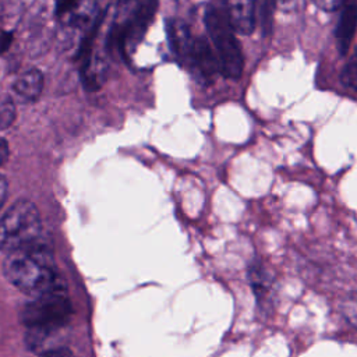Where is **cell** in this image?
Instances as JSON below:
<instances>
[{
    "label": "cell",
    "mask_w": 357,
    "mask_h": 357,
    "mask_svg": "<svg viewBox=\"0 0 357 357\" xmlns=\"http://www.w3.org/2000/svg\"><path fill=\"white\" fill-rule=\"evenodd\" d=\"M169 47L180 61H187L192 38L188 25L180 18H169L166 22Z\"/></svg>",
    "instance_id": "cell-7"
},
{
    "label": "cell",
    "mask_w": 357,
    "mask_h": 357,
    "mask_svg": "<svg viewBox=\"0 0 357 357\" xmlns=\"http://www.w3.org/2000/svg\"><path fill=\"white\" fill-rule=\"evenodd\" d=\"M7 197V180L0 174V208L3 206Z\"/></svg>",
    "instance_id": "cell-14"
},
{
    "label": "cell",
    "mask_w": 357,
    "mask_h": 357,
    "mask_svg": "<svg viewBox=\"0 0 357 357\" xmlns=\"http://www.w3.org/2000/svg\"><path fill=\"white\" fill-rule=\"evenodd\" d=\"M342 84L346 88H350L351 91H356V84H357V61L356 56H351V59L346 63L342 71Z\"/></svg>",
    "instance_id": "cell-11"
},
{
    "label": "cell",
    "mask_w": 357,
    "mask_h": 357,
    "mask_svg": "<svg viewBox=\"0 0 357 357\" xmlns=\"http://www.w3.org/2000/svg\"><path fill=\"white\" fill-rule=\"evenodd\" d=\"M4 273L15 287L35 297L56 287V264L50 244L40 236L33 243L10 251L4 261Z\"/></svg>",
    "instance_id": "cell-1"
},
{
    "label": "cell",
    "mask_w": 357,
    "mask_h": 357,
    "mask_svg": "<svg viewBox=\"0 0 357 357\" xmlns=\"http://www.w3.org/2000/svg\"><path fill=\"white\" fill-rule=\"evenodd\" d=\"M42 236L38 208L28 199H18L0 218V250L10 252Z\"/></svg>",
    "instance_id": "cell-4"
},
{
    "label": "cell",
    "mask_w": 357,
    "mask_h": 357,
    "mask_svg": "<svg viewBox=\"0 0 357 357\" xmlns=\"http://www.w3.org/2000/svg\"><path fill=\"white\" fill-rule=\"evenodd\" d=\"M205 26L218 57L220 74L237 79L244 67V57L236 32L229 22L225 0H216L206 7Z\"/></svg>",
    "instance_id": "cell-3"
},
{
    "label": "cell",
    "mask_w": 357,
    "mask_h": 357,
    "mask_svg": "<svg viewBox=\"0 0 357 357\" xmlns=\"http://www.w3.org/2000/svg\"><path fill=\"white\" fill-rule=\"evenodd\" d=\"M357 24V6L356 0H344L342 6V14L339 18L337 29H336V39L337 47L342 54H344L353 40Z\"/></svg>",
    "instance_id": "cell-8"
},
{
    "label": "cell",
    "mask_w": 357,
    "mask_h": 357,
    "mask_svg": "<svg viewBox=\"0 0 357 357\" xmlns=\"http://www.w3.org/2000/svg\"><path fill=\"white\" fill-rule=\"evenodd\" d=\"M258 0H225L229 22L234 32L248 35L255 28Z\"/></svg>",
    "instance_id": "cell-6"
},
{
    "label": "cell",
    "mask_w": 357,
    "mask_h": 357,
    "mask_svg": "<svg viewBox=\"0 0 357 357\" xmlns=\"http://www.w3.org/2000/svg\"><path fill=\"white\" fill-rule=\"evenodd\" d=\"M39 357H74V354L66 347H54L42 351Z\"/></svg>",
    "instance_id": "cell-13"
},
{
    "label": "cell",
    "mask_w": 357,
    "mask_h": 357,
    "mask_svg": "<svg viewBox=\"0 0 357 357\" xmlns=\"http://www.w3.org/2000/svg\"><path fill=\"white\" fill-rule=\"evenodd\" d=\"M13 89L21 100L32 102L39 98L43 89V74L36 68H29L15 79Z\"/></svg>",
    "instance_id": "cell-9"
},
{
    "label": "cell",
    "mask_w": 357,
    "mask_h": 357,
    "mask_svg": "<svg viewBox=\"0 0 357 357\" xmlns=\"http://www.w3.org/2000/svg\"><path fill=\"white\" fill-rule=\"evenodd\" d=\"M7 156H8V146H7V142L0 139V165H3L6 160H7Z\"/></svg>",
    "instance_id": "cell-15"
},
{
    "label": "cell",
    "mask_w": 357,
    "mask_h": 357,
    "mask_svg": "<svg viewBox=\"0 0 357 357\" xmlns=\"http://www.w3.org/2000/svg\"><path fill=\"white\" fill-rule=\"evenodd\" d=\"M324 11H336L342 8L344 0H312Z\"/></svg>",
    "instance_id": "cell-12"
},
{
    "label": "cell",
    "mask_w": 357,
    "mask_h": 357,
    "mask_svg": "<svg viewBox=\"0 0 357 357\" xmlns=\"http://www.w3.org/2000/svg\"><path fill=\"white\" fill-rule=\"evenodd\" d=\"M15 119V105L11 96L0 95V131L8 128Z\"/></svg>",
    "instance_id": "cell-10"
},
{
    "label": "cell",
    "mask_w": 357,
    "mask_h": 357,
    "mask_svg": "<svg viewBox=\"0 0 357 357\" xmlns=\"http://www.w3.org/2000/svg\"><path fill=\"white\" fill-rule=\"evenodd\" d=\"M176 1H181V0H176Z\"/></svg>",
    "instance_id": "cell-16"
},
{
    "label": "cell",
    "mask_w": 357,
    "mask_h": 357,
    "mask_svg": "<svg viewBox=\"0 0 357 357\" xmlns=\"http://www.w3.org/2000/svg\"><path fill=\"white\" fill-rule=\"evenodd\" d=\"M187 61H190L192 73L201 82L209 84L220 73L215 50L204 36L192 39Z\"/></svg>",
    "instance_id": "cell-5"
},
{
    "label": "cell",
    "mask_w": 357,
    "mask_h": 357,
    "mask_svg": "<svg viewBox=\"0 0 357 357\" xmlns=\"http://www.w3.org/2000/svg\"><path fill=\"white\" fill-rule=\"evenodd\" d=\"M70 314V301L59 286L36 296L22 312L24 324L29 329V344L39 347L50 333L67 324Z\"/></svg>",
    "instance_id": "cell-2"
}]
</instances>
